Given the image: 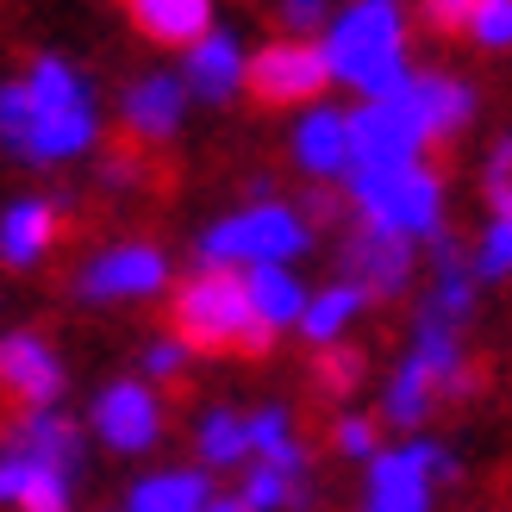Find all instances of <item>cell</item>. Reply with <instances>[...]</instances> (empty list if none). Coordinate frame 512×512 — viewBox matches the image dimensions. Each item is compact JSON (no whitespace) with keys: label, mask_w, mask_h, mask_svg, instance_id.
I'll return each instance as SVG.
<instances>
[{"label":"cell","mask_w":512,"mask_h":512,"mask_svg":"<svg viewBox=\"0 0 512 512\" xmlns=\"http://www.w3.org/2000/svg\"><path fill=\"white\" fill-rule=\"evenodd\" d=\"M94 94L63 57H38L25 82L0 88V144L25 163H63L94 144Z\"/></svg>","instance_id":"obj_1"},{"label":"cell","mask_w":512,"mask_h":512,"mask_svg":"<svg viewBox=\"0 0 512 512\" xmlns=\"http://www.w3.org/2000/svg\"><path fill=\"white\" fill-rule=\"evenodd\" d=\"M325 69L350 82L363 100H388L406 75V19H400V0H356L331 19V38H325Z\"/></svg>","instance_id":"obj_2"},{"label":"cell","mask_w":512,"mask_h":512,"mask_svg":"<svg viewBox=\"0 0 512 512\" xmlns=\"http://www.w3.org/2000/svg\"><path fill=\"white\" fill-rule=\"evenodd\" d=\"M175 331L194 350H238V356H269L275 331L256 319V306L244 294V275L232 269H200L175 288Z\"/></svg>","instance_id":"obj_3"},{"label":"cell","mask_w":512,"mask_h":512,"mask_svg":"<svg viewBox=\"0 0 512 512\" xmlns=\"http://www.w3.org/2000/svg\"><path fill=\"white\" fill-rule=\"evenodd\" d=\"M350 200L363 225L388 238H438L444 232V182L425 163L413 169H350Z\"/></svg>","instance_id":"obj_4"},{"label":"cell","mask_w":512,"mask_h":512,"mask_svg":"<svg viewBox=\"0 0 512 512\" xmlns=\"http://www.w3.org/2000/svg\"><path fill=\"white\" fill-rule=\"evenodd\" d=\"M306 250V219L288 213L281 200L269 207H244L232 219H219L207 238H200V256L207 269H288V256Z\"/></svg>","instance_id":"obj_5"},{"label":"cell","mask_w":512,"mask_h":512,"mask_svg":"<svg viewBox=\"0 0 512 512\" xmlns=\"http://www.w3.org/2000/svg\"><path fill=\"white\" fill-rule=\"evenodd\" d=\"M438 475H456V463L425 438L400 444V450H375L363 512H431V481Z\"/></svg>","instance_id":"obj_6"},{"label":"cell","mask_w":512,"mask_h":512,"mask_svg":"<svg viewBox=\"0 0 512 512\" xmlns=\"http://www.w3.org/2000/svg\"><path fill=\"white\" fill-rule=\"evenodd\" d=\"M325 82H331L325 50L306 44V38H275L256 57H244V88L263 107H313Z\"/></svg>","instance_id":"obj_7"},{"label":"cell","mask_w":512,"mask_h":512,"mask_svg":"<svg viewBox=\"0 0 512 512\" xmlns=\"http://www.w3.org/2000/svg\"><path fill=\"white\" fill-rule=\"evenodd\" d=\"M350 119V169H413L425 157V132L400 100H369V107L344 113Z\"/></svg>","instance_id":"obj_8"},{"label":"cell","mask_w":512,"mask_h":512,"mask_svg":"<svg viewBox=\"0 0 512 512\" xmlns=\"http://www.w3.org/2000/svg\"><path fill=\"white\" fill-rule=\"evenodd\" d=\"M163 281H169V256L157 244H113L82 269L75 294L94 300V306L100 300H144V294H157Z\"/></svg>","instance_id":"obj_9"},{"label":"cell","mask_w":512,"mask_h":512,"mask_svg":"<svg viewBox=\"0 0 512 512\" xmlns=\"http://www.w3.org/2000/svg\"><path fill=\"white\" fill-rule=\"evenodd\" d=\"M94 431L107 438V450L138 456L163 438V400L144 388V381H107L94 394Z\"/></svg>","instance_id":"obj_10"},{"label":"cell","mask_w":512,"mask_h":512,"mask_svg":"<svg viewBox=\"0 0 512 512\" xmlns=\"http://www.w3.org/2000/svg\"><path fill=\"white\" fill-rule=\"evenodd\" d=\"M344 269H350V288L369 300H400L406 281H413V244L406 238H388L375 225H356L350 244H344Z\"/></svg>","instance_id":"obj_11"},{"label":"cell","mask_w":512,"mask_h":512,"mask_svg":"<svg viewBox=\"0 0 512 512\" xmlns=\"http://www.w3.org/2000/svg\"><path fill=\"white\" fill-rule=\"evenodd\" d=\"M0 381H7V394L25 400L32 413H50L57 394H63V363L38 331H13V338L0 344Z\"/></svg>","instance_id":"obj_12"},{"label":"cell","mask_w":512,"mask_h":512,"mask_svg":"<svg viewBox=\"0 0 512 512\" xmlns=\"http://www.w3.org/2000/svg\"><path fill=\"white\" fill-rule=\"evenodd\" d=\"M394 100L413 113V125L425 132V144L463 132L469 113H475V94H469L463 82H450V75H406V82L394 88Z\"/></svg>","instance_id":"obj_13"},{"label":"cell","mask_w":512,"mask_h":512,"mask_svg":"<svg viewBox=\"0 0 512 512\" xmlns=\"http://www.w3.org/2000/svg\"><path fill=\"white\" fill-rule=\"evenodd\" d=\"M250 512H300L313 500V481H306V450L300 444H281L269 456H256V469L244 475V494Z\"/></svg>","instance_id":"obj_14"},{"label":"cell","mask_w":512,"mask_h":512,"mask_svg":"<svg viewBox=\"0 0 512 512\" xmlns=\"http://www.w3.org/2000/svg\"><path fill=\"white\" fill-rule=\"evenodd\" d=\"M7 450H19L32 469H50V475H63V481L82 469V431H75L63 413H25Z\"/></svg>","instance_id":"obj_15"},{"label":"cell","mask_w":512,"mask_h":512,"mask_svg":"<svg viewBox=\"0 0 512 512\" xmlns=\"http://www.w3.org/2000/svg\"><path fill=\"white\" fill-rule=\"evenodd\" d=\"M182 113H188V82L182 75H144V82L125 88V125H132L144 144L169 138L175 125H182Z\"/></svg>","instance_id":"obj_16"},{"label":"cell","mask_w":512,"mask_h":512,"mask_svg":"<svg viewBox=\"0 0 512 512\" xmlns=\"http://www.w3.org/2000/svg\"><path fill=\"white\" fill-rule=\"evenodd\" d=\"M132 25L150 44H182L194 50L200 38L213 32V0H125Z\"/></svg>","instance_id":"obj_17"},{"label":"cell","mask_w":512,"mask_h":512,"mask_svg":"<svg viewBox=\"0 0 512 512\" xmlns=\"http://www.w3.org/2000/svg\"><path fill=\"white\" fill-rule=\"evenodd\" d=\"M294 163L306 175H350V119L331 107H313L294 125Z\"/></svg>","instance_id":"obj_18"},{"label":"cell","mask_w":512,"mask_h":512,"mask_svg":"<svg viewBox=\"0 0 512 512\" xmlns=\"http://www.w3.org/2000/svg\"><path fill=\"white\" fill-rule=\"evenodd\" d=\"M50 244H57V207L50 200H13L0 213V256L13 269H32Z\"/></svg>","instance_id":"obj_19"},{"label":"cell","mask_w":512,"mask_h":512,"mask_svg":"<svg viewBox=\"0 0 512 512\" xmlns=\"http://www.w3.org/2000/svg\"><path fill=\"white\" fill-rule=\"evenodd\" d=\"M244 88V44L207 32L188 50V94H207V100H232Z\"/></svg>","instance_id":"obj_20"},{"label":"cell","mask_w":512,"mask_h":512,"mask_svg":"<svg viewBox=\"0 0 512 512\" xmlns=\"http://www.w3.org/2000/svg\"><path fill=\"white\" fill-rule=\"evenodd\" d=\"M213 488H207V475H194V469H163V475H144L132 500H125V512H207Z\"/></svg>","instance_id":"obj_21"},{"label":"cell","mask_w":512,"mask_h":512,"mask_svg":"<svg viewBox=\"0 0 512 512\" xmlns=\"http://www.w3.org/2000/svg\"><path fill=\"white\" fill-rule=\"evenodd\" d=\"M244 294H250L256 319H263L269 331L300 325V313H306V288H300L288 269H250V275H244Z\"/></svg>","instance_id":"obj_22"},{"label":"cell","mask_w":512,"mask_h":512,"mask_svg":"<svg viewBox=\"0 0 512 512\" xmlns=\"http://www.w3.org/2000/svg\"><path fill=\"white\" fill-rule=\"evenodd\" d=\"M431 400H438V375H431L419 356H406L394 369V381H388V394H381V419L406 431V425H419L431 413Z\"/></svg>","instance_id":"obj_23"},{"label":"cell","mask_w":512,"mask_h":512,"mask_svg":"<svg viewBox=\"0 0 512 512\" xmlns=\"http://www.w3.org/2000/svg\"><path fill=\"white\" fill-rule=\"evenodd\" d=\"M475 263L469 256H456L450 244H444V256H438V288H431V300H425V319H438V325H463L469 319V306H475Z\"/></svg>","instance_id":"obj_24"},{"label":"cell","mask_w":512,"mask_h":512,"mask_svg":"<svg viewBox=\"0 0 512 512\" xmlns=\"http://www.w3.org/2000/svg\"><path fill=\"white\" fill-rule=\"evenodd\" d=\"M363 313V294L350 288V281H338V288H325L306 300V313H300V331H306V344H338V331Z\"/></svg>","instance_id":"obj_25"},{"label":"cell","mask_w":512,"mask_h":512,"mask_svg":"<svg viewBox=\"0 0 512 512\" xmlns=\"http://www.w3.org/2000/svg\"><path fill=\"white\" fill-rule=\"evenodd\" d=\"M194 444H200V456H207L213 469H232V463H244V456H250V438H244V413H232V406H213V413L200 419Z\"/></svg>","instance_id":"obj_26"},{"label":"cell","mask_w":512,"mask_h":512,"mask_svg":"<svg viewBox=\"0 0 512 512\" xmlns=\"http://www.w3.org/2000/svg\"><path fill=\"white\" fill-rule=\"evenodd\" d=\"M356 381H363V350L325 344V356H319V388L331 400H344V394H356Z\"/></svg>","instance_id":"obj_27"},{"label":"cell","mask_w":512,"mask_h":512,"mask_svg":"<svg viewBox=\"0 0 512 512\" xmlns=\"http://www.w3.org/2000/svg\"><path fill=\"white\" fill-rule=\"evenodd\" d=\"M481 194H488L494 219H512V132H506V138L494 144L488 169H481Z\"/></svg>","instance_id":"obj_28"},{"label":"cell","mask_w":512,"mask_h":512,"mask_svg":"<svg viewBox=\"0 0 512 512\" xmlns=\"http://www.w3.org/2000/svg\"><path fill=\"white\" fill-rule=\"evenodd\" d=\"M244 438H250V456H269L288 438V406H256V413H244Z\"/></svg>","instance_id":"obj_29"},{"label":"cell","mask_w":512,"mask_h":512,"mask_svg":"<svg viewBox=\"0 0 512 512\" xmlns=\"http://www.w3.org/2000/svg\"><path fill=\"white\" fill-rule=\"evenodd\" d=\"M469 38L488 44V50H506L512 44V0H481L475 19H469Z\"/></svg>","instance_id":"obj_30"},{"label":"cell","mask_w":512,"mask_h":512,"mask_svg":"<svg viewBox=\"0 0 512 512\" xmlns=\"http://www.w3.org/2000/svg\"><path fill=\"white\" fill-rule=\"evenodd\" d=\"M19 512H69V481L50 469H32V481L19 494Z\"/></svg>","instance_id":"obj_31"},{"label":"cell","mask_w":512,"mask_h":512,"mask_svg":"<svg viewBox=\"0 0 512 512\" xmlns=\"http://www.w3.org/2000/svg\"><path fill=\"white\" fill-rule=\"evenodd\" d=\"M475 275H512V219H494L488 225L481 256H475Z\"/></svg>","instance_id":"obj_32"},{"label":"cell","mask_w":512,"mask_h":512,"mask_svg":"<svg viewBox=\"0 0 512 512\" xmlns=\"http://www.w3.org/2000/svg\"><path fill=\"white\" fill-rule=\"evenodd\" d=\"M331 444H338L350 463H369L375 456V419H363V413H350V419H338V431H331Z\"/></svg>","instance_id":"obj_33"},{"label":"cell","mask_w":512,"mask_h":512,"mask_svg":"<svg viewBox=\"0 0 512 512\" xmlns=\"http://www.w3.org/2000/svg\"><path fill=\"white\" fill-rule=\"evenodd\" d=\"M419 7H425V19L438 25V32H469V19H475L481 0H419Z\"/></svg>","instance_id":"obj_34"},{"label":"cell","mask_w":512,"mask_h":512,"mask_svg":"<svg viewBox=\"0 0 512 512\" xmlns=\"http://www.w3.org/2000/svg\"><path fill=\"white\" fill-rule=\"evenodd\" d=\"M25 481H32V463H25L19 450H7V456H0V506H19Z\"/></svg>","instance_id":"obj_35"},{"label":"cell","mask_w":512,"mask_h":512,"mask_svg":"<svg viewBox=\"0 0 512 512\" xmlns=\"http://www.w3.org/2000/svg\"><path fill=\"white\" fill-rule=\"evenodd\" d=\"M144 369L163 375V381L182 375V338H150V344H144Z\"/></svg>","instance_id":"obj_36"},{"label":"cell","mask_w":512,"mask_h":512,"mask_svg":"<svg viewBox=\"0 0 512 512\" xmlns=\"http://www.w3.org/2000/svg\"><path fill=\"white\" fill-rule=\"evenodd\" d=\"M281 19H288L294 32L306 38L313 25H325V0H281Z\"/></svg>","instance_id":"obj_37"},{"label":"cell","mask_w":512,"mask_h":512,"mask_svg":"<svg viewBox=\"0 0 512 512\" xmlns=\"http://www.w3.org/2000/svg\"><path fill=\"white\" fill-rule=\"evenodd\" d=\"M207 512H250V506H244V500H238V494H225V500H219V494H213V500H207Z\"/></svg>","instance_id":"obj_38"}]
</instances>
